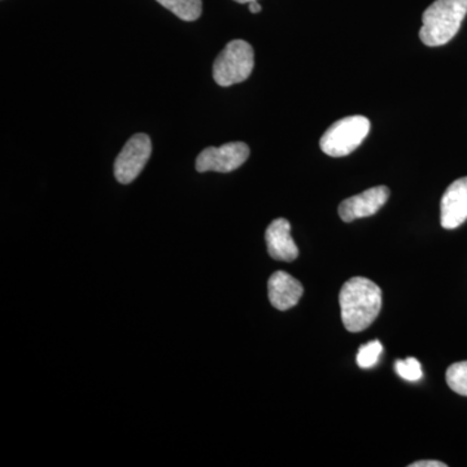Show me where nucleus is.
<instances>
[{
  "label": "nucleus",
  "mask_w": 467,
  "mask_h": 467,
  "mask_svg": "<svg viewBox=\"0 0 467 467\" xmlns=\"http://www.w3.org/2000/svg\"><path fill=\"white\" fill-rule=\"evenodd\" d=\"M344 327L349 333L367 330L382 309V290L364 276H355L343 285L339 294Z\"/></svg>",
  "instance_id": "1"
},
{
  "label": "nucleus",
  "mask_w": 467,
  "mask_h": 467,
  "mask_svg": "<svg viewBox=\"0 0 467 467\" xmlns=\"http://www.w3.org/2000/svg\"><path fill=\"white\" fill-rule=\"evenodd\" d=\"M467 15V0H435L422 16L420 38L429 47L447 45Z\"/></svg>",
  "instance_id": "2"
},
{
  "label": "nucleus",
  "mask_w": 467,
  "mask_h": 467,
  "mask_svg": "<svg viewBox=\"0 0 467 467\" xmlns=\"http://www.w3.org/2000/svg\"><path fill=\"white\" fill-rule=\"evenodd\" d=\"M370 121L365 116H348L326 130L319 146L331 158H344L358 149L370 133Z\"/></svg>",
  "instance_id": "3"
},
{
  "label": "nucleus",
  "mask_w": 467,
  "mask_h": 467,
  "mask_svg": "<svg viewBox=\"0 0 467 467\" xmlns=\"http://www.w3.org/2000/svg\"><path fill=\"white\" fill-rule=\"evenodd\" d=\"M254 67V48L248 42L232 41L218 55L213 64V78L217 85L229 86L241 84L251 76Z\"/></svg>",
  "instance_id": "4"
},
{
  "label": "nucleus",
  "mask_w": 467,
  "mask_h": 467,
  "mask_svg": "<svg viewBox=\"0 0 467 467\" xmlns=\"http://www.w3.org/2000/svg\"><path fill=\"white\" fill-rule=\"evenodd\" d=\"M152 153V143L149 135L135 134L125 144L115 162V177L119 183L133 182L138 177Z\"/></svg>",
  "instance_id": "5"
},
{
  "label": "nucleus",
  "mask_w": 467,
  "mask_h": 467,
  "mask_svg": "<svg viewBox=\"0 0 467 467\" xmlns=\"http://www.w3.org/2000/svg\"><path fill=\"white\" fill-rule=\"evenodd\" d=\"M250 156V147L243 142H230L221 147H208L196 159V171L230 173L241 168Z\"/></svg>",
  "instance_id": "6"
},
{
  "label": "nucleus",
  "mask_w": 467,
  "mask_h": 467,
  "mask_svg": "<svg viewBox=\"0 0 467 467\" xmlns=\"http://www.w3.org/2000/svg\"><path fill=\"white\" fill-rule=\"evenodd\" d=\"M389 198V187H371L367 192L343 201L337 211L344 223H352L358 218L374 216L386 204Z\"/></svg>",
  "instance_id": "7"
},
{
  "label": "nucleus",
  "mask_w": 467,
  "mask_h": 467,
  "mask_svg": "<svg viewBox=\"0 0 467 467\" xmlns=\"http://www.w3.org/2000/svg\"><path fill=\"white\" fill-rule=\"evenodd\" d=\"M467 220V177L454 181L442 195L441 223L447 230L457 229Z\"/></svg>",
  "instance_id": "8"
},
{
  "label": "nucleus",
  "mask_w": 467,
  "mask_h": 467,
  "mask_svg": "<svg viewBox=\"0 0 467 467\" xmlns=\"http://www.w3.org/2000/svg\"><path fill=\"white\" fill-rule=\"evenodd\" d=\"M265 241L270 257L276 261L296 260L299 248L291 236V225L285 218H276L266 229Z\"/></svg>",
  "instance_id": "9"
},
{
  "label": "nucleus",
  "mask_w": 467,
  "mask_h": 467,
  "mask_svg": "<svg viewBox=\"0 0 467 467\" xmlns=\"http://www.w3.org/2000/svg\"><path fill=\"white\" fill-rule=\"evenodd\" d=\"M269 300L278 310L294 308L303 296V285L285 272H275L267 282Z\"/></svg>",
  "instance_id": "10"
},
{
  "label": "nucleus",
  "mask_w": 467,
  "mask_h": 467,
  "mask_svg": "<svg viewBox=\"0 0 467 467\" xmlns=\"http://www.w3.org/2000/svg\"><path fill=\"white\" fill-rule=\"evenodd\" d=\"M156 2L183 21L198 20L202 15V0H156Z\"/></svg>",
  "instance_id": "11"
},
{
  "label": "nucleus",
  "mask_w": 467,
  "mask_h": 467,
  "mask_svg": "<svg viewBox=\"0 0 467 467\" xmlns=\"http://www.w3.org/2000/svg\"><path fill=\"white\" fill-rule=\"evenodd\" d=\"M447 383L451 391L467 398V361L457 362L448 368Z\"/></svg>",
  "instance_id": "12"
},
{
  "label": "nucleus",
  "mask_w": 467,
  "mask_h": 467,
  "mask_svg": "<svg viewBox=\"0 0 467 467\" xmlns=\"http://www.w3.org/2000/svg\"><path fill=\"white\" fill-rule=\"evenodd\" d=\"M382 352V343L379 340H373V342H368L359 347L356 361H358V365L361 368H374L379 362Z\"/></svg>",
  "instance_id": "13"
},
{
  "label": "nucleus",
  "mask_w": 467,
  "mask_h": 467,
  "mask_svg": "<svg viewBox=\"0 0 467 467\" xmlns=\"http://www.w3.org/2000/svg\"><path fill=\"white\" fill-rule=\"evenodd\" d=\"M395 370L399 377L408 382H417L423 377L422 367H420V361L414 358H408L402 361L398 359L395 362Z\"/></svg>",
  "instance_id": "14"
},
{
  "label": "nucleus",
  "mask_w": 467,
  "mask_h": 467,
  "mask_svg": "<svg viewBox=\"0 0 467 467\" xmlns=\"http://www.w3.org/2000/svg\"><path fill=\"white\" fill-rule=\"evenodd\" d=\"M409 467H447V465L441 461H417V462L410 463Z\"/></svg>",
  "instance_id": "15"
},
{
  "label": "nucleus",
  "mask_w": 467,
  "mask_h": 467,
  "mask_svg": "<svg viewBox=\"0 0 467 467\" xmlns=\"http://www.w3.org/2000/svg\"><path fill=\"white\" fill-rule=\"evenodd\" d=\"M248 5H250V11L252 14H259V12H261V5L259 2H251L248 3Z\"/></svg>",
  "instance_id": "16"
},
{
  "label": "nucleus",
  "mask_w": 467,
  "mask_h": 467,
  "mask_svg": "<svg viewBox=\"0 0 467 467\" xmlns=\"http://www.w3.org/2000/svg\"><path fill=\"white\" fill-rule=\"evenodd\" d=\"M236 3H241V5H245V3L257 2V0H235Z\"/></svg>",
  "instance_id": "17"
}]
</instances>
